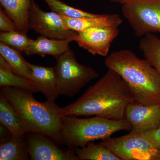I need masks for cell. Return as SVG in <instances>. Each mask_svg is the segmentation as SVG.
<instances>
[{
	"instance_id": "6da1fadb",
	"label": "cell",
	"mask_w": 160,
	"mask_h": 160,
	"mask_svg": "<svg viewBox=\"0 0 160 160\" xmlns=\"http://www.w3.org/2000/svg\"><path fill=\"white\" fill-rule=\"evenodd\" d=\"M134 99L122 78L111 69L78 100L61 108L62 117L94 116L125 118V111Z\"/></svg>"
},
{
	"instance_id": "7a4b0ae2",
	"label": "cell",
	"mask_w": 160,
	"mask_h": 160,
	"mask_svg": "<svg viewBox=\"0 0 160 160\" xmlns=\"http://www.w3.org/2000/svg\"><path fill=\"white\" fill-rule=\"evenodd\" d=\"M105 65L122 78L135 102L160 104V75L147 60L140 59L131 50L122 49L108 55Z\"/></svg>"
},
{
	"instance_id": "3957f363",
	"label": "cell",
	"mask_w": 160,
	"mask_h": 160,
	"mask_svg": "<svg viewBox=\"0 0 160 160\" xmlns=\"http://www.w3.org/2000/svg\"><path fill=\"white\" fill-rule=\"evenodd\" d=\"M1 92L11 103L19 115L27 133L38 132L63 144L61 136V107L55 101H37L33 92L12 88H1Z\"/></svg>"
},
{
	"instance_id": "277c9868",
	"label": "cell",
	"mask_w": 160,
	"mask_h": 160,
	"mask_svg": "<svg viewBox=\"0 0 160 160\" xmlns=\"http://www.w3.org/2000/svg\"><path fill=\"white\" fill-rule=\"evenodd\" d=\"M62 122L63 144L72 150L84 147L90 142L107 139L118 132L132 129L126 118L113 119L99 116L80 118L66 116L62 118Z\"/></svg>"
},
{
	"instance_id": "5b68a950",
	"label": "cell",
	"mask_w": 160,
	"mask_h": 160,
	"mask_svg": "<svg viewBox=\"0 0 160 160\" xmlns=\"http://www.w3.org/2000/svg\"><path fill=\"white\" fill-rule=\"evenodd\" d=\"M55 58L60 95L74 96L84 86L98 77V73L94 69L78 62L71 49Z\"/></svg>"
},
{
	"instance_id": "8992f818",
	"label": "cell",
	"mask_w": 160,
	"mask_h": 160,
	"mask_svg": "<svg viewBox=\"0 0 160 160\" xmlns=\"http://www.w3.org/2000/svg\"><path fill=\"white\" fill-rule=\"evenodd\" d=\"M122 13L137 37L160 33V0H138L123 5Z\"/></svg>"
},
{
	"instance_id": "52a82bcc",
	"label": "cell",
	"mask_w": 160,
	"mask_h": 160,
	"mask_svg": "<svg viewBox=\"0 0 160 160\" xmlns=\"http://www.w3.org/2000/svg\"><path fill=\"white\" fill-rule=\"evenodd\" d=\"M121 160H160V154L143 132H133L101 142Z\"/></svg>"
},
{
	"instance_id": "ba28073f",
	"label": "cell",
	"mask_w": 160,
	"mask_h": 160,
	"mask_svg": "<svg viewBox=\"0 0 160 160\" xmlns=\"http://www.w3.org/2000/svg\"><path fill=\"white\" fill-rule=\"evenodd\" d=\"M29 27L36 33L49 38L74 41L77 32L66 27L62 15L55 12L43 11L32 0Z\"/></svg>"
},
{
	"instance_id": "9c48e42d",
	"label": "cell",
	"mask_w": 160,
	"mask_h": 160,
	"mask_svg": "<svg viewBox=\"0 0 160 160\" xmlns=\"http://www.w3.org/2000/svg\"><path fill=\"white\" fill-rule=\"evenodd\" d=\"M119 33L118 27H94L77 32L74 41L93 55L107 57L111 43Z\"/></svg>"
},
{
	"instance_id": "30bf717a",
	"label": "cell",
	"mask_w": 160,
	"mask_h": 160,
	"mask_svg": "<svg viewBox=\"0 0 160 160\" xmlns=\"http://www.w3.org/2000/svg\"><path fill=\"white\" fill-rule=\"evenodd\" d=\"M26 136L32 160H78L74 150L60 149L45 135L30 132Z\"/></svg>"
},
{
	"instance_id": "8fae6325",
	"label": "cell",
	"mask_w": 160,
	"mask_h": 160,
	"mask_svg": "<svg viewBox=\"0 0 160 160\" xmlns=\"http://www.w3.org/2000/svg\"><path fill=\"white\" fill-rule=\"evenodd\" d=\"M125 118L131 123V132H145L160 127V104L143 105L136 102L129 103Z\"/></svg>"
},
{
	"instance_id": "7c38bea8",
	"label": "cell",
	"mask_w": 160,
	"mask_h": 160,
	"mask_svg": "<svg viewBox=\"0 0 160 160\" xmlns=\"http://www.w3.org/2000/svg\"><path fill=\"white\" fill-rule=\"evenodd\" d=\"M33 81L47 100L55 101L60 95L55 67H45L28 62Z\"/></svg>"
},
{
	"instance_id": "4fadbf2b",
	"label": "cell",
	"mask_w": 160,
	"mask_h": 160,
	"mask_svg": "<svg viewBox=\"0 0 160 160\" xmlns=\"http://www.w3.org/2000/svg\"><path fill=\"white\" fill-rule=\"evenodd\" d=\"M72 40L49 38L40 36L24 51L27 56L38 55L44 57L50 55L57 58L69 50V43Z\"/></svg>"
},
{
	"instance_id": "5bb4252c",
	"label": "cell",
	"mask_w": 160,
	"mask_h": 160,
	"mask_svg": "<svg viewBox=\"0 0 160 160\" xmlns=\"http://www.w3.org/2000/svg\"><path fill=\"white\" fill-rule=\"evenodd\" d=\"M69 30L78 32L94 27H118L122 20L118 14H102L93 18H71L62 16Z\"/></svg>"
},
{
	"instance_id": "9a60e30c",
	"label": "cell",
	"mask_w": 160,
	"mask_h": 160,
	"mask_svg": "<svg viewBox=\"0 0 160 160\" xmlns=\"http://www.w3.org/2000/svg\"><path fill=\"white\" fill-rule=\"evenodd\" d=\"M32 0H0L1 7L11 18L19 31L29 30V13Z\"/></svg>"
},
{
	"instance_id": "2e32d148",
	"label": "cell",
	"mask_w": 160,
	"mask_h": 160,
	"mask_svg": "<svg viewBox=\"0 0 160 160\" xmlns=\"http://www.w3.org/2000/svg\"><path fill=\"white\" fill-rule=\"evenodd\" d=\"M0 86L12 87L31 92H39L35 82L16 73L4 58L0 55Z\"/></svg>"
},
{
	"instance_id": "e0dca14e",
	"label": "cell",
	"mask_w": 160,
	"mask_h": 160,
	"mask_svg": "<svg viewBox=\"0 0 160 160\" xmlns=\"http://www.w3.org/2000/svg\"><path fill=\"white\" fill-rule=\"evenodd\" d=\"M0 123L6 127L12 136L27 134L19 116L11 103L0 92Z\"/></svg>"
},
{
	"instance_id": "ac0fdd59",
	"label": "cell",
	"mask_w": 160,
	"mask_h": 160,
	"mask_svg": "<svg viewBox=\"0 0 160 160\" xmlns=\"http://www.w3.org/2000/svg\"><path fill=\"white\" fill-rule=\"evenodd\" d=\"M26 134L12 136L0 145V160H26L30 158Z\"/></svg>"
},
{
	"instance_id": "d6986e66",
	"label": "cell",
	"mask_w": 160,
	"mask_h": 160,
	"mask_svg": "<svg viewBox=\"0 0 160 160\" xmlns=\"http://www.w3.org/2000/svg\"><path fill=\"white\" fill-rule=\"evenodd\" d=\"M0 55L4 58L16 73L33 81L28 62L24 59L22 52L1 42Z\"/></svg>"
},
{
	"instance_id": "ffe728a7",
	"label": "cell",
	"mask_w": 160,
	"mask_h": 160,
	"mask_svg": "<svg viewBox=\"0 0 160 160\" xmlns=\"http://www.w3.org/2000/svg\"><path fill=\"white\" fill-rule=\"evenodd\" d=\"M73 150L78 160H121L101 142L96 144L90 142L84 147Z\"/></svg>"
},
{
	"instance_id": "44dd1931",
	"label": "cell",
	"mask_w": 160,
	"mask_h": 160,
	"mask_svg": "<svg viewBox=\"0 0 160 160\" xmlns=\"http://www.w3.org/2000/svg\"><path fill=\"white\" fill-rule=\"evenodd\" d=\"M139 49L146 59L160 75V38L153 33H149L142 37Z\"/></svg>"
},
{
	"instance_id": "7402d4cb",
	"label": "cell",
	"mask_w": 160,
	"mask_h": 160,
	"mask_svg": "<svg viewBox=\"0 0 160 160\" xmlns=\"http://www.w3.org/2000/svg\"><path fill=\"white\" fill-rule=\"evenodd\" d=\"M52 11L62 16L71 18H93L102 14H94L69 6L60 0H44Z\"/></svg>"
},
{
	"instance_id": "603a6c76",
	"label": "cell",
	"mask_w": 160,
	"mask_h": 160,
	"mask_svg": "<svg viewBox=\"0 0 160 160\" xmlns=\"http://www.w3.org/2000/svg\"><path fill=\"white\" fill-rule=\"evenodd\" d=\"M29 38L27 33L19 30L10 32H1L0 42L22 52H24L33 42Z\"/></svg>"
},
{
	"instance_id": "cb8c5ba5",
	"label": "cell",
	"mask_w": 160,
	"mask_h": 160,
	"mask_svg": "<svg viewBox=\"0 0 160 160\" xmlns=\"http://www.w3.org/2000/svg\"><path fill=\"white\" fill-rule=\"evenodd\" d=\"M0 30L4 32L19 30L14 22L1 7L0 8Z\"/></svg>"
},
{
	"instance_id": "d4e9b609",
	"label": "cell",
	"mask_w": 160,
	"mask_h": 160,
	"mask_svg": "<svg viewBox=\"0 0 160 160\" xmlns=\"http://www.w3.org/2000/svg\"><path fill=\"white\" fill-rule=\"evenodd\" d=\"M160 154V127L151 131L144 132Z\"/></svg>"
},
{
	"instance_id": "484cf974",
	"label": "cell",
	"mask_w": 160,
	"mask_h": 160,
	"mask_svg": "<svg viewBox=\"0 0 160 160\" xmlns=\"http://www.w3.org/2000/svg\"><path fill=\"white\" fill-rule=\"evenodd\" d=\"M110 1L113 2L120 3V4L123 5L127 4V3L134 2V1H138V0H110Z\"/></svg>"
}]
</instances>
